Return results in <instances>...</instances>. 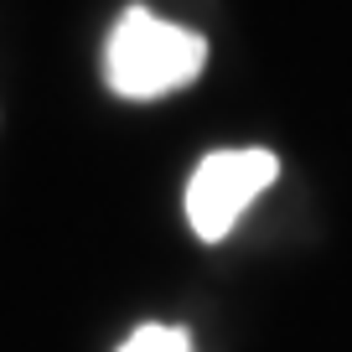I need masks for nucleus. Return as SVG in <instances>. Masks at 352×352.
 Returning a JSON list of instances; mask_svg holds the SVG:
<instances>
[{
    "mask_svg": "<svg viewBox=\"0 0 352 352\" xmlns=\"http://www.w3.org/2000/svg\"><path fill=\"white\" fill-rule=\"evenodd\" d=\"M280 161L270 151H212L187 182V223L197 239L218 243L243 218L254 197L275 182Z\"/></svg>",
    "mask_w": 352,
    "mask_h": 352,
    "instance_id": "obj_2",
    "label": "nucleus"
},
{
    "mask_svg": "<svg viewBox=\"0 0 352 352\" xmlns=\"http://www.w3.org/2000/svg\"><path fill=\"white\" fill-rule=\"evenodd\" d=\"M120 352H192V337L182 327H166V321H145L120 342Z\"/></svg>",
    "mask_w": 352,
    "mask_h": 352,
    "instance_id": "obj_3",
    "label": "nucleus"
},
{
    "mask_svg": "<svg viewBox=\"0 0 352 352\" xmlns=\"http://www.w3.org/2000/svg\"><path fill=\"white\" fill-rule=\"evenodd\" d=\"M208 63V42L187 26L161 21L155 11H124L104 47L109 88L124 99H161L171 88H187Z\"/></svg>",
    "mask_w": 352,
    "mask_h": 352,
    "instance_id": "obj_1",
    "label": "nucleus"
}]
</instances>
